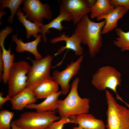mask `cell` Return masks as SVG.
<instances>
[{"instance_id": "obj_3", "label": "cell", "mask_w": 129, "mask_h": 129, "mask_svg": "<svg viewBox=\"0 0 129 129\" xmlns=\"http://www.w3.org/2000/svg\"><path fill=\"white\" fill-rule=\"evenodd\" d=\"M107 108V129H129V108L119 105L111 93L105 90Z\"/></svg>"}, {"instance_id": "obj_4", "label": "cell", "mask_w": 129, "mask_h": 129, "mask_svg": "<svg viewBox=\"0 0 129 129\" xmlns=\"http://www.w3.org/2000/svg\"><path fill=\"white\" fill-rule=\"evenodd\" d=\"M56 114V112H24L19 117L13 121L21 129H47L53 122L60 118Z\"/></svg>"}, {"instance_id": "obj_13", "label": "cell", "mask_w": 129, "mask_h": 129, "mask_svg": "<svg viewBox=\"0 0 129 129\" xmlns=\"http://www.w3.org/2000/svg\"><path fill=\"white\" fill-rule=\"evenodd\" d=\"M72 123L83 129H106V125L101 119L88 113L71 116Z\"/></svg>"}, {"instance_id": "obj_28", "label": "cell", "mask_w": 129, "mask_h": 129, "mask_svg": "<svg viewBox=\"0 0 129 129\" xmlns=\"http://www.w3.org/2000/svg\"><path fill=\"white\" fill-rule=\"evenodd\" d=\"M3 69V62L1 53L0 52V81H2Z\"/></svg>"}, {"instance_id": "obj_29", "label": "cell", "mask_w": 129, "mask_h": 129, "mask_svg": "<svg viewBox=\"0 0 129 129\" xmlns=\"http://www.w3.org/2000/svg\"><path fill=\"white\" fill-rule=\"evenodd\" d=\"M12 129H21L17 127L13 121H12L11 124Z\"/></svg>"}, {"instance_id": "obj_31", "label": "cell", "mask_w": 129, "mask_h": 129, "mask_svg": "<svg viewBox=\"0 0 129 129\" xmlns=\"http://www.w3.org/2000/svg\"><path fill=\"white\" fill-rule=\"evenodd\" d=\"M72 129H83L80 126H74Z\"/></svg>"}, {"instance_id": "obj_12", "label": "cell", "mask_w": 129, "mask_h": 129, "mask_svg": "<svg viewBox=\"0 0 129 129\" xmlns=\"http://www.w3.org/2000/svg\"><path fill=\"white\" fill-rule=\"evenodd\" d=\"M126 12L122 6H117L109 13L101 16L97 18L98 21L103 19L105 24L101 32V34H107L117 28L118 22Z\"/></svg>"}, {"instance_id": "obj_23", "label": "cell", "mask_w": 129, "mask_h": 129, "mask_svg": "<svg viewBox=\"0 0 129 129\" xmlns=\"http://www.w3.org/2000/svg\"><path fill=\"white\" fill-rule=\"evenodd\" d=\"M22 0H0L1 5L0 9L3 10L6 8H8L10 10L11 15L9 17L8 22L11 23L13 22V19L15 15L20 10L21 4L23 3Z\"/></svg>"}, {"instance_id": "obj_32", "label": "cell", "mask_w": 129, "mask_h": 129, "mask_svg": "<svg viewBox=\"0 0 129 129\" xmlns=\"http://www.w3.org/2000/svg\"><path fill=\"white\" fill-rule=\"evenodd\" d=\"M124 103H125V104H126V106L128 107V108H129V104L127 103H126V102H124Z\"/></svg>"}, {"instance_id": "obj_26", "label": "cell", "mask_w": 129, "mask_h": 129, "mask_svg": "<svg viewBox=\"0 0 129 129\" xmlns=\"http://www.w3.org/2000/svg\"><path fill=\"white\" fill-rule=\"evenodd\" d=\"M110 2L115 7L118 5L123 6L126 12L129 10V0H110Z\"/></svg>"}, {"instance_id": "obj_22", "label": "cell", "mask_w": 129, "mask_h": 129, "mask_svg": "<svg viewBox=\"0 0 129 129\" xmlns=\"http://www.w3.org/2000/svg\"><path fill=\"white\" fill-rule=\"evenodd\" d=\"M117 37L113 41L114 45L122 51H129V31L125 32L120 28L115 29Z\"/></svg>"}, {"instance_id": "obj_10", "label": "cell", "mask_w": 129, "mask_h": 129, "mask_svg": "<svg viewBox=\"0 0 129 129\" xmlns=\"http://www.w3.org/2000/svg\"><path fill=\"white\" fill-rule=\"evenodd\" d=\"M83 59L82 55L75 62L72 61L62 71L56 70L52 74L53 80L61 87L62 94H67L70 91L69 82L78 73L80 69Z\"/></svg>"}, {"instance_id": "obj_21", "label": "cell", "mask_w": 129, "mask_h": 129, "mask_svg": "<svg viewBox=\"0 0 129 129\" xmlns=\"http://www.w3.org/2000/svg\"><path fill=\"white\" fill-rule=\"evenodd\" d=\"M115 7L110 3V0H94L91 7V18H97L107 14Z\"/></svg>"}, {"instance_id": "obj_19", "label": "cell", "mask_w": 129, "mask_h": 129, "mask_svg": "<svg viewBox=\"0 0 129 129\" xmlns=\"http://www.w3.org/2000/svg\"><path fill=\"white\" fill-rule=\"evenodd\" d=\"M4 42V41H0V52L1 54L4 66L2 81L4 83L6 84L9 72L14 62L15 54H11L10 47L8 50L5 48Z\"/></svg>"}, {"instance_id": "obj_14", "label": "cell", "mask_w": 129, "mask_h": 129, "mask_svg": "<svg viewBox=\"0 0 129 129\" xmlns=\"http://www.w3.org/2000/svg\"><path fill=\"white\" fill-rule=\"evenodd\" d=\"M37 99L33 90L26 87L22 91L11 97L10 101L12 109L21 110L27 105L35 103Z\"/></svg>"}, {"instance_id": "obj_7", "label": "cell", "mask_w": 129, "mask_h": 129, "mask_svg": "<svg viewBox=\"0 0 129 129\" xmlns=\"http://www.w3.org/2000/svg\"><path fill=\"white\" fill-rule=\"evenodd\" d=\"M31 66L27 62H14L9 74L7 82L8 95L11 97L23 91L26 87L27 74Z\"/></svg>"}, {"instance_id": "obj_18", "label": "cell", "mask_w": 129, "mask_h": 129, "mask_svg": "<svg viewBox=\"0 0 129 129\" xmlns=\"http://www.w3.org/2000/svg\"><path fill=\"white\" fill-rule=\"evenodd\" d=\"M58 85L53 80H48L39 85L33 91L37 99L45 98L58 91Z\"/></svg>"}, {"instance_id": "obj_8", "label": "cell", "mask_w": 129, "mask_h": 129, "mask_svg": "<svg viewBox=\"0 0 129 129\" xmlns=\"http://www.w3.org/2000/svg\"><path fill=\"white\" fill-rule=\"evenodd\" d=\"M91 7L88 0H62L60 3L59 11L69 14L75 26L85 15L90 13Z\"/></svg>"}, {"instance_id": "obj_30", "label": "cell", "mask_w": 129, "mask_h": 129, "mask_svg": "<svg viewBox=\"0 0 129 129\" xmlns=\"http://www.w3.org/2000/svg\"><path fill=\"white\" fill-rule=\"evenodd\" d=\"M6 12L5 11H3L2 10H1L0 11V18L3 16L5 14Z\"/></svg>"}, {"instance_id": "obj_16", "label": "cell", "mask_w": 129, "mask_h": 129, "mask_svg": "<svg viewBox=\"0 0 129 129\" xmlns=\"http://www.w3.org/2000/svg\"><path fill=\"white\" fill-rule=\"evenodd\" d=\"M62 94L61 91H58L45 98L42 102L38 104H28L25 108L35 110L37 112L55 111L58 108L59 97Z\"/></svg>"}, {"instance_id": "obj_27", "label": "cell", "mask_w": 129, "mask_h": 129, "mask_svg": "<svg viewBox=\"0 0 129 129\" xmlns=\"http://www.w3.org/2000/svg\"><path fill=\"white\" fill-rule=\"evenodd\" d=\"M3 93L2 92L0 93V108L2 109L3 105L7 101L11 100V97L7 95L5 97L3 96Z\"/></svg>"}, {"instance_id": "obj_15", "label": "cell", "mask_w": 129, "mask_h": 129, "mask_svg": "<svg viewBox=\"0 0 129 129\" xmlns=\"http://www.w3.org/2000/svg\"><path fill=\"white\" fill-rule=\"evenodd\" d=\"M42 37L39 34L34 40L27 43H24L21 38H18L17 35L13 34L12 37V40L16 44V51L18 53H22L25 51H28L32 54L34 56L35 59L39 60L43 58L42 55L37 50V46L41 41V38Z\"/></svg>"}, {"instance_id": "obj_11", "label": "cell", "mask_w": 129, "mask_h": 129, "mask_svg": "<svg viewBox=\"0 0 129 129\" xmlns=\"http://www.w3.org/2000/svg\"><path fill=\"white\" fill-rule=\"evenodd\" d=\"M62 41L65 42V45L60 47L54 56L60 54L66 49L72 50L74 52L76 55H82L83 50L81 45L82 43L81 41L74 32L69 37L66 35L64 32H63L60 36L51 39L50 42L54 44Z\"/></svg>"}, {"instance_id": "obj_24", "label": "cell", "mask_w": 129, "mask_h": 129, "mask_svg": "<svg viewBox=\"0 0 129 129\" xmlns=\"http://www.w3.org/2000/svg\"><path fill=\"white\" fill-rule=\"evenodd\" d=\"M14 112L6 110L0 111V129H10L11 121L14 115Z\"/></svg>"}, {"instance_id": "obj_20", "label": "cell", "mask_w": 129, "mask_h": 129, "mask_svg": "<svg viewBox=\"0 0 129 129\" xmlns=\"http://www.w3.org/2000/svg\"><path fill=\"white\" fill-rule=\"evenodd\" d=\"M17 17L25 28L27 32L26 38L29 39L32 36L36 38L38 36V33H40V27L43 23L32 22L27 19L26 16L20 9L16 14Z\"/></svg>"}, {"instance_id": "obj_33", "label": "cell", "mask_w": 129, "mask_h": 129, "mask_svg": "<svg viewBox=\"0 0 129 129\" xmlns=\"http://www.w3.org/2000/svg\"></svg>"}, {"instance_id": "obj_2", "label": "cell", "mask_w": 129, "mask_h": 129, "mask_svg": "<svg viewBox=\"0 0 129 129\" xmlns=\"http://www.w3.org/2000/svg\"><path fill=\"white\" fill-rule=\"evenodd\" d=\"M79 81L78 78H75L66 97L58 100L57 110L61 118L77 116L89 112L90 99L81 98L78 92Z\"/></svg>"}, {"instance_id": "obj_6", "label": "cell", "mask_w": 129, "mask_h": 129, "mask_svg": "<svg viewBox=\"0 0 129 129\" xmlns=\"http://www.w3.org/2000/svg\"><path fill=\"white\" fill-rule=\"evenodd\" d=\"M27 58L32 62L27 74L26 87L33 90L39 85L48 80H53L50 75L53 57L48 55L39 60Z\"/></svg>"}, {"instance_id": "obj_25", "label": "cell", "mask_w": 129, "mask_h": 129, "mask_svg": "<svg viewBox=\"0 0 129 129\" xmlns=\"http://www.w3.org/2000/svg\"><path fill=\"white\" fill-rule=\"evenodd\" d=\"M70 123H72L71 116L61 118L59 120L52 122L47 129H63L65 124Z\"/></svg>"}, {"instance_id": "obj_1", "label": "cell", "mask_w": 129, "mask_h": 129, "mask_svg": "<svg viewBox=\"0 0 129 129\" xmlns=\"http://www.w3.org/2000/svg\"><path fill=\"white\" fill-rule=\"evenodd\" d=\"M105 24L104 20L99 22L92 21L87 14L76 25L74 33L82 43L87 46L91 57L97 54L102 46L101 32Z\"/></svg>"}, {"instance_id": "obj_9", "label": "cell", "mask_w": 129, "mask_h": 129, "mask_svg": "<svg viewBox=\"0 0 129 129\" xmlns=\"http://www.w3.org/2000/svg\"><path fill=\"white\" fill-rule=\"evenodd\" d=\"M23 4L22 10L30 21L42 23L44 19H51L52 13L47 4H43L38 0H26Z\"/></svg>"}, {"instance_id": "obj_17", "label": "cell", "mask_w": 129, "mask_h": 129, "mask_svg": "<svg viewBox=\"0 0 129 129\" xmlns=\"http://www.w3.org/2000/svg\"><path fill=\"white\" fill-rule=\"evenodd\" d=\"M59 12V14L56 18L48 23L43 24L40 27V33L42 34L44 43L47 41L46 36V33L50 32L49 30L50 29H55L60 32L65 28L62 25V22L64 21H71L70 16L67 13L63 11Z\"/></svg>"}, {"instance_id": "obj_5", "label": "cell", "mask_w": 129, "mask_h": 129, "mask_svg": "<svg viewBox=\"0 0 129 129\" xmlns=\"http://www.w3.org/2000/svg\"><path fill=\"white\" fill-rule=\"evenodd\" d=\"M121 75L116 68L110 66H106L99 68L93 75L91 83L100 91L109 89L116 95L118 87L121 85Z\"/></svg>"}]
</instances>
